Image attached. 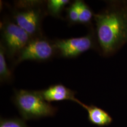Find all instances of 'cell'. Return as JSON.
<instances>
[{
	"label": "cell",
	"mask_w": 127,
	"mask_h": 127,
	"mask_svg": "<svg viewBox=\"0 0 127 127\" xmlns=\"http://www.w3.org/2000/svg\"><path fill=\"white\" fill-rule=\"evenodd\" d=\"M13 74L8 67L5 52L1 45H0V80L1 83H9L13 80Z\"/></svg>",
	"instance_id": "cell-11"
},
{
	"label": "cell",
	"mask_w": 127,
	"mask_h": 127,
	"mask_svg": "<svg viewBox=\"0 0 127 127\" xmlns=\"http://www.w3.org/2000/svg\"><path fill=\"white\" fill-rule=\"evenodd\" d=\"M56 55L54 41L44 35L38 36L31 38L13 64L17 65L25 61L45 62L51 60Z\"/></svg>",
	"instance_id": "cell-6"
},
{
	"label": "cell",
	"mask_w": 127,
	"mask_h": 127,
	"mask_svg": "<svg viewBox=\"0 0 127 127\" xmlns=\"http://www.w3.org/2000/svg\"><path fill=\"white\" fill-rule=\"evenodd\" d=\"M12 21L24 30L31 38L43 36L42 23L48 15L46 1H17L11 9Z\"/></svg>",
	"instance_id": "cell-2"
},
{
	"label": "cell",
	"mask_w": 127,
	"mask_h": 127,
	"mask_svg": "<svg viewBox=\"0 0 127 127\" xmlns=\"http://www.w3.org/2000/svg\"><path fill=\"white\" fill-rule=\"evenodd\" d=\"M79 105L87 111L88 120L92 124L102 127L108 126L112 123V117L101 108L94 105H87L81 101Z\"/></svg>",
	"instance_id": "cell-8"
},
{
	"label": "cell",
	"mask_w": 127,
	"mask_h": 127,
	"mask_svg": "<svg viewBox=\"0 0 127 127\" xmlns=\"http://www.w3.org/2000/svg\"></svg>",
	"instance_id": "cell-14"
},
{
	"label": "cell",
	"mask_w": 127,
	"mask_h": 127,
	"mask_svg": "<svg viewBox=\"0 0 127 127\" xmlns=\"http://www.w3.org/2000/svg\"><path fill=\"white\" fill-rule=\"evenodd\" d=\"M54 41L57 55L64 58H74L89 50H97L96 36L93 27L84 36L57 39Z\"/></svg>",
	"instance_id": "cell-5"
},
{
	"label": "cell",
	"mask_w": 127,
	"mask_h": 127,
	"mask_svg": "<svg viewBox=\"0 0 127 127\" xmlns=\"http://www.w3.org/2000/svg\"><path fill=\"white\" fill-rule=\"evenodd\" d=\"M39 91L42 98L48 103L64 101H71L78 104L81 102L80 100L75 97L76 92L62 84L51 85Z\"/></svg>",
	"instance_id": "cell-7"
},
{
	"label": "cell",
	"mask_w": 127,
	"mask_h": 127,
	"mask_svg": "<svg viewBox=\"0 0 127 127\" xmlns=\"http://www.w3.org/2000/svg\"><path fill=\"white\" fill-rule=\"evenodd\" d=\"M69 0H48L46 1V10L48 15L58 18H63L61 14L68 4H71Z\"/></svg>",
	"instance_id": "cell-10"
},
{
	"label": "cell",
	"mask_w": 127,
	"mask_h": 127,
	"mask_svg": "<svg viewBox=\"0 0 127 127\" xmlns=\"http://www.w3.org/2000/svg\"><path fill=\"white\" fill-rule=\"evenodd\" d=\"M94 19L97 50L101 55L111 56L127 43V1H109Z\"/></svg>",
	"instance_id": "cell-1"
},
{
	"label": "cell",
	"mask_w": 127,
	"mask_h": 127,
	"mask_svg": "<svg viewBox=\"0 0 127 127\" xmlns=\"http://www.w3.org/2000/svg\"><path fill=\"white\" fill-rule=\"evenodd\" d=\"M79 14V24L90 26L95 14L86 3L82 0H75L74 2Z\"/></svg>",
	"instance_id": "cell-9"
},
{
	"label": "cell",
	"mask_w": 127,
	"mask_h": 127,
	"mask_svg": "<svg viewBox=\"0 0 127 127\" xmlns=\"http://www.w3.org/2000/svg\"><path fill=\"white\" fill-rule=\"evenodd\" d=\"M0 127H28L22 118H1Z\"/></svg>",
	"instance_id": "cell-13"
},
{
	"label": "cell",
	"mask_w": 127,
	"mask_h": 127,
	"mask_svg": "<svg viewBox=\"0 0 127 127\" xmlns=\"http://www.w3.org/2000/svg\"><path fill=\"white\" fill-rule=\"evenodd\" d=\"M12 99L24 121L53 117L58 110L42 98L39 91L15 90Z\"/></svg>",
	"instance_id": "cell-3"
},
{
	"label": "cell",
	"mask_w": 127,
	"mask_h": 127,
	"mask_svg": "<svg viewBox=\"0 0 127 127\" xmlns=\"http://www.w3.org/2000/svg\"><path fill=\"white\" fill-rule=\"evenodd\" d=\"M1 44L7 58L14 62L28 44L31 37L13 21L5 18L1 23Z\"/></svg>",
	"instance_id": "cell-4"
},
{
	"label": "cell",
	"mask_w": 127,
	"mask_h": 127,
	"mask_svg": "<svg viewBox=\"0 0 127 127\" xmlns=\"http://www.w3.org/2000/svg\"><path fill=\"white\" fill-rule=\"evenodd\" d=\"M66 12V19L69 25L79 24V14L74 2L71 3L65 9Z\"/></svg>",
	"instance_id": "cell-12"
}]
</instances>
